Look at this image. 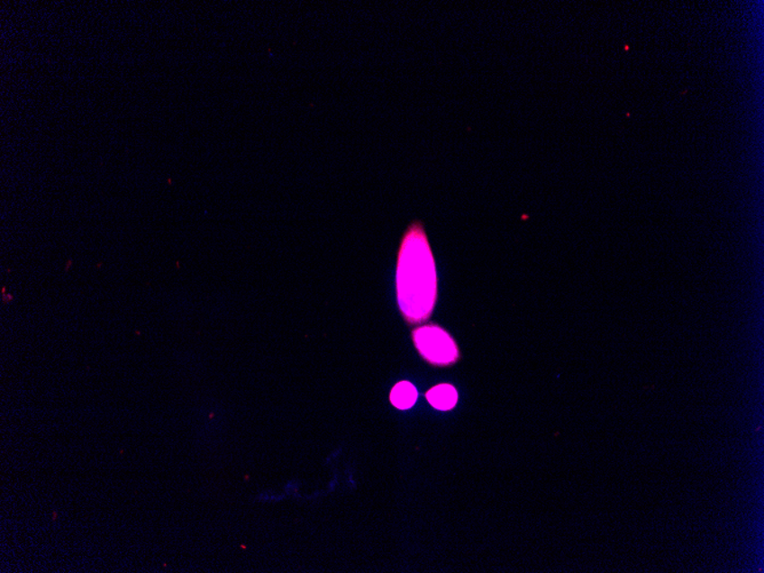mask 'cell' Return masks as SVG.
I'll list each match as a JSON object with an SVG mask.
<instances>
[{
  "mask_svg": "<svg viewBox=\"0 0 764 573\" xmlns=\"http://www.w3.org/2000/svg\"><path fill=\"white\" fill-rule=\"evenodd\" d=\"M397 301L409 324L432 316L437 300L435 259L422 223H414L402 237L397 254Z\"/></svg>",
  "mask_w": 764,
  "mask_h": 573,
  "instance_id": "cell-1",
  "label": "cell"
},
{
  "mask_svg": "<svg viewBox=\"0 0 764 573\" xmlns=\"http://www.w3.org/2000/svg\"><path fill=\"white\" fill-rule=\"evenodd\" d=\"M413 339L420 355L435 367H450L459 359L456 341L440 326L428 324L415 329Z\"/></svg>",
  "mask_w": 764,
  "mask_h": 573,
  "instance_id": "cell-2",
  "label": "cell"
},
{
  "mask_svg": "<svg viewBox=\"0 0 764 573\" xmlns=\"http://www.w3.org/2000/svg\"><path fill=\"white\" fill-rule=\"evenodd\" d=\"M426 398L435 409L449 411L457 405L458 393L452 385L441 384L428 390Z\"/></svg>",
  "mask_w": 764,
  "mask_h": 573,
  "instance_id": "cell-3",
  "label": "cell"
},
{
  "mask_svg": "<svg viewBox=\"0 0 764 573\" xmlns=\"http://www.w3.org/2000/svg\"><path fill=\"white\" fill-rule=\"evenodd\" d=\"M418 400V390L409 381H401L390 392V402L400 410L411 409Z\"/></svg>",
  "mask_w": 764,
  "mask_h": 573,
  "instance_id": "cell-4",
  "label": "cell"
}]
</instances>
